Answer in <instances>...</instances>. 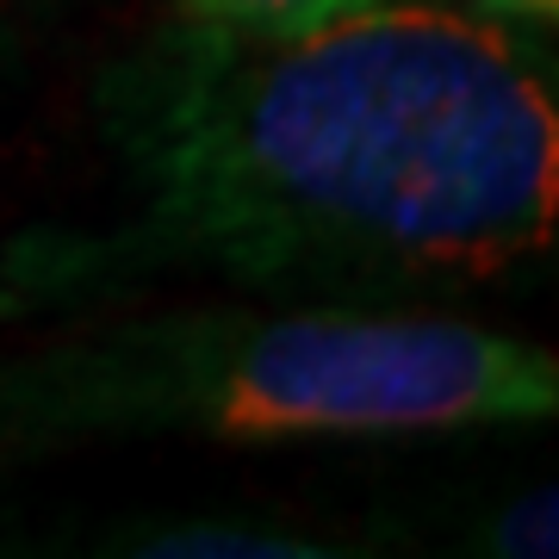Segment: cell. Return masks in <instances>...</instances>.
I'll use <instances>...</instances> for the list:
<instances>
[{
    "label": "cell",
    "instance_id": "cell-1",
    "mask_svg": "<svg viewBox=\"0 0 559 559\" xmlns=\"http://www.w3.org/2000/svg\"><path fill=\"white\" fill-rule=\"evenodd\" d=\"M131 218L44 242L13 286L212 267L380 305L535 261L559 224L547 62L454 7L373 0L305 32L180 20L100 81Z\"/></svg>",
    "mask_w": 559,
    "mask_h": 559
},
{
    "label": "cell",
    "instance_id": "cell-2",
    "mask_svg": "<svg viewBox=\"0 0 559 559\" xmlns=\"http://www.w3.org/2000/svg\"><path fill=\"white\" fill-rule=\"evenodd\" d=\"M547 348L404 305H180L0 348V441H392L547 423Z\"/></svg>",
    "mask_w": 559,
    "mask_h": 559
},
{
    "label": "cell",
    "instance_id": "cell-3",
    "mask_svg": "<svg viewBox=\"0 0 559 559\" xmlns=\"http://www.w3.org/2000/svg\"><path fill=\"white\" fill-rule=\"evenodd\" d=\"M138 554H180V559H323L330 540H299L293 528H274V522H249V516H187L168 522V528H150L143 540H131Z\"/></svg>",
    "mask_w": 559,
    "mask_h": 559
},
{
    "label": "cell",
    "instance_id": "cell-4",
    "mask_svg": "<svg viewBox=\"0 0 559 559\" xmlns=\"http://www.w3.org/2000/svg\"><path fill=\"white\" fill-rule=\"evenodd\" d=\"M180 20L230 25V32H305V25L360 13L373 0H175Z\"/></svg>",
    "mask_w": 559,
    "mask_h": 559
},
{
    "label": "cell",
    "instance_id": "cell-5",
    "mask_svg": "<svg viewBox=\"0 0 559 559\" xmlns=\"http://www.w3.org/2000/svg\"><path fill=\"white\" fill-rule=\"evenodd\" d=\"M554 485H540V491H528V498H516L510 510H503L491 528H485V547L491 554H516V559H547L559 547V522H554Z\"/></svg>",
    "mask_w": 559,
    "mask_h": 559
},
{
    "label": "cell",
    "instance_id": "cell-6",
    "mask_svg": "<svg viewBox=\"0 0 559 559\" xmlns=\"http://www.w3.org/2000/svg\"><path fill=\"white\" fill-rule=\"evenodd\" d=\"M491 20H516V25H554L559 20V0H466Z\"/></svg>",
    "mask_w": 559,
    "mask_h": 559
},
{
    "label": "cell",
    "instance_id": "cell-7",
    "mask_svg": "<svg viewBox=\"0 0 559 559\" xmlns=\"http://www.w3.org/2000/svg\"><path fill=\"white\" fill-rule=\"evenodd\" d=\"M25 305H32V299H25L20 286H13V280L0 274V323H13V318H25Z\"/></svg>",
    "mask_w": 559,
    "mask_h": 559
}]
</instances>
